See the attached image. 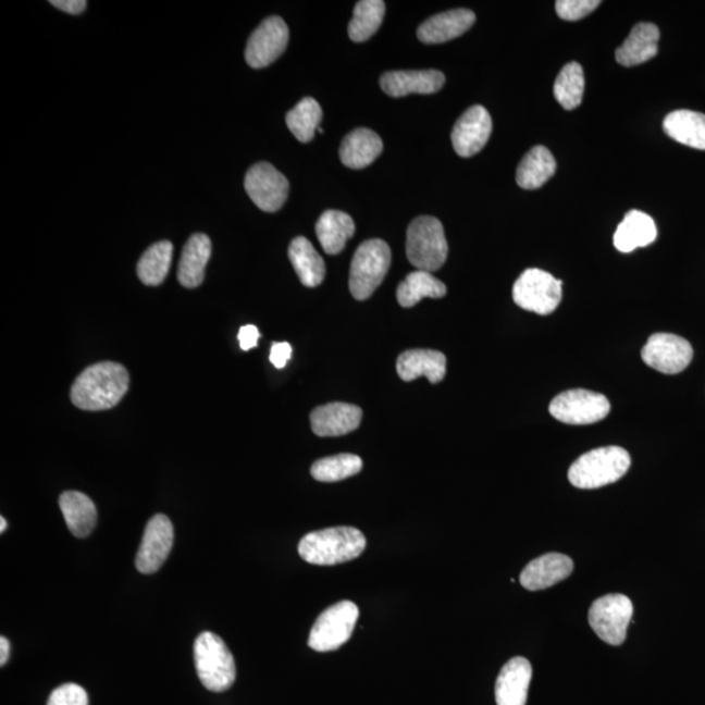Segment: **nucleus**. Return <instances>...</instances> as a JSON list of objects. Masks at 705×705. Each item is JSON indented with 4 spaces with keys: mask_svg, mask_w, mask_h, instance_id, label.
Masks as SVG:
<instances>
[{
    "mask_svg": "<svg viewBox=\"0 0 705 705\" xmlns=\"http://www.w3.org/2000/svg\"><path fill=\"white\" fill-rule=\"evenodd\" d=\"M129 387V375L121 363L100 362L89 366L71 388V401L89 411L107 410L120 404Z\"/></svg>",
    "mask_w": 705,
    "mask_h": 705,
    "instance_id": "1",
    "label": "nucleus"
},
{
    "mask_svg": "<svg viewBox=\"0 0 705 705\" xmlns=\"http://www.w3.org/2000/svg\"><path fill=\"white\" fill-rule=\"evenodd\" d=\"M364 548L366 537L357 528L335 527L306 534L298 552L307 564L335 566L361 557Z\"/></svg>",
    "mask_w": 705,
    "mask_h": 705,
    "instance_id": "2",
    "label": "nucleus"
},
{
    "mask_svg": "<svg viewBox=\"0 0 705 705\" xmlns=\"http://www.w3.org/2000/svg\"><path fill=\"white\" fill-rule=\"evenodd\" d=\"M630 466L624 448L601 447L580 456L568 470V480L578 488H598L622 479Z\"/></svg>",
    "mask_w": 705,
    "mask_h": 705,
    "instance_id": "3",
    "label": "nucleus"
},
{
    "mask_svg": "<svg viewBox=\"0 0 705 705\" xmlns=\"http://www.w3.org/2000/svg\"><path fill=\"white\" fill-rule=\"evenodd\" d=\"M196 671L200 682L212 692L232 688L237 677L234 657L224 640L212 632H202L194 645Z\"/></svg>",
    "mask_w": 705,
    "mask_h": 705,
    "instance_id": "4",
    "label": "nucleus"
},
{
    "mask_svg": "<svg viewBox=\"0 0 705 705\" xmlns=\"http://www.w3.org/2000/svg\"><path fill=\"white\" fill-rule=\"evenodd\" d=\"M407 257L418 271H440L448 257V244L442 222L421 215L408 227Z\"/></svg>",
    "mask_w": 705,
    "mask_h": 705,
    "instance_id": "5",
    "label": "nucleus"
},
{
    "mask_svg": "<svg viewBox=\"0 0 705 705\" xmlns=\"http://www.w3.org/2000/svg\"><path fill=\"white\" fill-rule=\"evenodd\" d=\"M391 267V248L382 239H369L357 248L350 264L349 289L357 300L372 296Z\"/></svg>",
    "mask_w": 705,
    "mask_h": 705,
    "instance_id": "6",
    "label": "nucleus"
},
{
    "mask_svg": "<svg viewBox=\"0 0 705 705\" xmlns=\"http://www.w3.org/2000/svg\"><path fill=\"white\" fill-rule=\"evenodd\" d=\"M561 283L553 274L531 268L520 274L514 285L515 304L527 311L548 316L557 309L561 300Z\"/></svg>",
    "mask_w": 705,
    "mask_h": 705,
    "instance_id": "7",
    "label": "nucleus"
},
{
    "mask_svg": "<svg viewBox=\"0 0 705 705\" xmlns=\"http://www.w3.org/2000/svg\"><path fill=\"white\" fill-rule=\"evenodd\" d=\"M359 617V610L351 601H342L329 607L317 619L310 632V648L317 652H332L349 642Z\"/></svg>",
    "mask_w": 705,
    "mask_h": 705,
    "instance_id": "8",
    "label": "nucleus"
},
{
    "mask_svg": "<svg viewBox=\"0 0 705 705\" xmlns=\"http://www.w3.org/2000/svg\"><path fill=\"white\" fill-rule=\"evenodd\" d=\"M633 606L624 594H606L594 601L588 613L592 630L605 643L623 644L631 622Z\"/></svg>",
    "mask_w": 705,
    "mask_h": 705,
    "instance_id": "9",
    "label": "nucleus"
},
{
    "mask_svg": "<svg viewBox=\"0 0 705 705\" xmlns=\"http://www.w3.org/2000/svg\"><path fill=\"white\" fill-rule=\"evenodd\" d=\"M551 415L568 424H591L609 415L610 403L604 395L586 389L561 392L551 404Z\"/></svg>",
    "mask_w": 705,
    "mask_h": 705,
    "instance_id": "10",
    "label": "nucleus"
},
{
    "mask_svg": "<svg viewBox=\"0 0 705 705\" xmlns=\"http://www.w3.org/2000/svg\"><path fill=\"white\" fill-rule=\"evenodd\" d=\"M692 357L694 350L688 339L672 333H655L642 350L645 364L668 375L682 372L691 363Z\"/></svg>",
    "mask_w": 705,
    "mask_h": 705,
    "instance_id": "11",
    "label": "nucleus"
},
{
    "mask_svg": "<svg viewBox=\"0 0 705 705\" xmlns=\"http://www.w3.org/2000/svg\"><path fill=\"white\" fill-rule=\"evenodd\" d=\"M245 188L253 205L264 212H277L289 195V182L268 162H260L248 170Z\"/></svg>",
    "mask_w": 705,
    "mask_h": 705,
    "instance_id": "12",
    "label": "nucleus"
},
{
    "mask_svg": "<svg viewBox=\"0 0 705 705\" xmlns=\"http://www.w3.org/2000/svg\"><path fill=\"white\" fill-rule=\"evenodd\" d=\"M289 42V28L284 20L271 16L253 30L246 46V62L252 69H264L277 61Z\"/></svg>",
    "mask_w": 705,
    "mask_h": 705,
    "instance_id": "13",
    "label": "nucleus"
},
{
    "mask_svg": "<svg viewBox=\"0 0 705 705\" xmlns=\"http://www.w3.org/2000/svg\"><path fill=\"white\" fill-rule=\"evenodd\" d=\"M174 544V528L165 515H156L149 520L136 557V568L141 573L159 571L169 557Z\"/></svg>",
    "mask_w": 705,
    "mask_h": 705,
    "instance_id": "14",
    "label": "nucleus"
},
{
    "mask_svg": "<svg viewBox=\"0 0 705 705\" xmlns=\"http://www.w3.org/2000/svg\"><path fill=\"white\" fill-rule=\"evenodd\" d=\"M493 131V121L488 111L477 104L457 120L453 129V146L460 157H472L486 146Z\"/></svg>",
    "mask_w": 705,
    "mask_h": 705,
    "instance_id": "15",
    "label": "nucleus"
},
{
    "mask_svg": "<svg viewBox=\"0 0 705 705\" xmlns=\"http://www.w3.org/2000/svg\"><path fill=\"white\" fill-rule=\"evenodd\" d=\"M362 409L348 403L325 404L312 410L311 429L320 437L343 436L359 428Z\"/></svg>",
    "mask_w": 705,
    "mask_h": 705,
    "instance_id": "16",
    "label": "nucleus"
},
{
    "mask_svg": "<svg viewBox=\"0 0 705 705\" xmlns=\"http://www.w3.org/2000/svg\"><path fill=\"white\" fill-rule=\"evenodd\" d=\"M446 76L436 70L391 71L381 77V87L385 95L405 97L413 94L433 95L443 88Z\"/></svg>",
    "mask_w": 705,
    "mask_h": 705,
    "instance_id": "17",
    "label": "nucleus"
},
{
    "mask_svg": "<svg viewBox=\"0 0 705 705\" xmlns=\"http://www.w3.org/2000/svg\"><path fill=\"white\" fill-rule=\"evenodd\" d=\"M573 571V560L565 554L548 553L529 561L520 574V583L528 591L546 590L564 581Z\"/></svg>",
    "mask_w": 705,
    "mask_h": 705,
    "instance_id": "18",
    "label": "nucleus"
},
{
    "mask_svg": "<svg viewBox=\"0 0 705 705\" xmlns=\"http://www.w3.org/2000/svg\"><path fill=\"white\" fill-rule=\"evenodd\" d=\"M532 675V665L527 658L509 659L496 679V705H525Z\"/></svg>",
    "mask_w": 705,
    "mask_h": 705,
    "instance_id": "19",
    "label": "nucleus"
},
{
    "mask_svg": "<svg viewBox=\"0 0 705 705\" xmlns=\"http://www.w3.org/2000/svg\"><path fill=\"white\" fill-rule=\"evenodd\" d=\"M396 369L404 382L426 376L431 384H437L446 376L447 358L437 350L411 349L397 358Z\"/></svg>",
    "mask_w": 705,
    "mask_h": 705,
    "instance_id": "20",
    "label": "nucleus"
},
{
    "mask_svg": "<svg viewBox=\"0 0 705 705\" xmlns=\"http://www.w3.org/2000/svg\"><path fill=\"white\" fill-rule=\"evenodd\" d=\"M475 22L473 11L459 9L430 17L417 30L421 42L433 45L448 42L472 28Z\"/></svg>",
    "mask_w": 705,
    "mask_h": 705,
    "instance_id": "21",
    "label": "nucleus"
},
{
    "mask_svg": "<svg viewBox=\"0 0 705 705\" xmlns=\"http://www.w3.org/2000/svg\"><path fill=\"white\" fill-rule=\"evenodd\" d=\"M659 30L655 24L640 23L633 26L629 37L616 51V59L624 67L643 64L658 52Z\"/></svg>",
    "mask_w": 705,
    "mask_h": 705,
    "instance_id": "22",
    "label": "nucleus"
},
{
    "mask_svg": "<svg viewBox=\"0 0 705 705\" xmlns=\"http://www.w3.org/2000/svg\"><path fill=\"white\" fill-rule=\"evenodd\" d=\"M383 152V141L374 131L357 128L345 136L339 147V159L345 166L363 169Z\"/></svg>",
    "mask_w": 705,
    "mask_h": 705,
    "instance_id": "23",
    "label": "nucleus"
},
{
    "mask_svg": "<svg viewBox=\"0 0 705 705\" xmlns=\"http://www.w3.org/2000/svg\"><path fill=\"white\" fill-rule=\"evenodd\" d=\"M212 253L211 239L206 234H194L182 251L178 267V280L187 289L201 285L206 276V267Z\"/></svg>",
    "mask_w": 705,
    "mask_h": 705,
    "instance_id": "24",
    "label": "nucleus"
},
{
    "mask_svg": "<svg viewBox=\"0 0 705 705\" xmlns=\"http://www.w3.org/2000/svg\"><path fill=\"white\" fill-rule=\"evenodd\" d=\"M657 238V226L651 215L630 211L614 234V246L620 252H632L639 247H646Z\"/></svg>",
    "mask_w": 705,
    "mask_h": 705,
    "instance_id": "25",
    "label": "nucleus"
},
{
    "mask_svg": "<svg viewBox=\"0 0 705 705\" xmlns=\"http://www.w3.org/2000/svg\"><path fill=\"white\" fill-rule=\"evenodd\" d=\"M64 516L72 534L77 539H85L94 532L97 524V509L94 500L81 492H65L59 498Z\"/></svg>",
    "mask_w": 705,
    "mask_h": 705,
    "instance_id": "26",
    "label": "nucleus"
},
{
    "mask_svg": "<svg viewBox=\"0 0 705 705\" xmlns=\"http://www.w3.org/2000/svg\"><path fill=\"white\" fill-rule=\"evenodd\" d=\"M666 135L678 143L705 150V115L691 110L672 111L664 121Z\"/></svg>",
    "mask_w": 705,
    "mask_h": 705,
    "instance_id": "27",
    "label": "nucleus"
},
{
    "mask_svg": "<svg viewBox=\"0 0 705 705\" xmlns=\"http://www.w3.org/2000/svg\"><path fill=\"white\" fill-rule=\"evenodd\" d=\"M317 235L325 253L342 252L352 234L356 232L355 221L348 213L326 211L317 222Z\"/></svg>",
    "mask_w": 705,
    "mask_h": 705,
    "instance_id": "28",
    "label": "nucleus"
},
{
    "mask_svg": "<svg viewBox=\"0 0 705 705\" xmlns=\"http://www.w3.org/2000/svg\"><path fill=\"white\" fill-rule=\"evenodd\" d=\"M557 170V162L546 147L537 146L529 150L521 160L516 173V182L521 188L535 189L545 185Z\"/></svg>",
    "mask_w": 705,
    "mask_h": 705,
    "instance_id": "29",
    "label": "nucleus"
},
{
    "mask_svg": "<svg viewBox=\"0 0 705 705\" xmlns=\"http://www.w3.org/2000/svg\"><path fill=\"white\" fill-rule=\"evenodd\" d=\"M289 259L300 283L305 286L317 287L323 283L325 276L324 260L309 239L305 237L294 238L289 246Z\"/></svg>",
    "mask_w": 705,
    "mask_h": 705,
    "instance_id": "30",
    "label": "nucleus"
},
{
    "mask_svg": "<svg viewBox=\"0 0 705 705\" xmlns=\"http://www.w3.org/2000/svg\"><path fill=\"white\" fill-rule=\"evenodd\" d=\"M447 286L426 271H415L408 274L397 287V300L405 309L416 306L423 298H443Z\"/></svg>",
    "mask_w": 705,
    "mask_h": 705,
    "instance_id": "31",
    "label": "nucleus"
},
{
    "mask_svg": "<svg viewBox=\"0 0 705 705\" xmlns=\"http://www.w3.org/2000/svg\"><path fill=\"white\" fill-rule=\"evenodd\" d=\"M172 259L173 245L169 240L159 242L144 252L137 264V276L148 286L160 285L168 276Z\"/></svg>",
    "mask_w": 705,
    "mask_h": 705,
    "instance_id": "32",
    "label": "nucleus"
},
{
    "mask_svg": "<svg viewBox=\"0 0 705 705\" xmlns=\"http://www.w3.org/2000/svg\"><path fill=\"white\" fill-rule=\"evenodd\" d=\"M385 3L382 0H362L358 2L349 24L351 41L364 42L375 35L383 23Z\"/></svg>",
    "mask_w": 705,
    "mask_h": 705,
    "instance_id": "33",
    "label": "nucleus"
},
{
    "mask_svg": "<svg viewBox=\"0 0 705 705\" xmlns=\"http://www.w3.org/2000/svg\"><path fill=\"white\" fill-rule=\"evenodd\" d=\"M322 118L320 104L313 98L306 97L286 114V124L300 143H309L316 136Z\"/></svg>",
    "mask_w": 705,
    "mask_h": 705,
    "instance_id": "34",
    "label": "nucleus"
},
{
    "mask_svg": "<svg viewBox=\"0 0 705 705\" xmlns=\"http://www.w3.org/2000/svg\"><path fill=\"white\" fill-rule=\"evenodd\" d=\"M585 78L583 69L577 62L568 63L559 72L554 84V96L566 110L580 107L583 101Z\"/></svg>",
    "mask_w": 705,
    "mask_h": 705,
    "instance_id": "35",
    "label": "nucleus"
},
{
    "mask_svg": "<svg viewBox=\"0 0 705 705\" xmlns=\"http://www.w3.org/2000/svg\"><path fill=\"white\" fill-rule=\"evenodd\" d=\"M363 461L352 454L324 457L312 463L311 475L319 482H338L361 472Z\"/></svg>",
    "mask_w": 705,
    "mask_h": 705,
    "instance_id": "36",
    "label": "nucleus"
},
{
    "mask_svg": "<svg viewBox=\"0 0 705 705\" xmlns=\"http://www.w3.org/2000/svg\"><path fill=\"white\" fill-rule=\"evenodd\" d=\"M599 4V0H558L555 2V11L566 22H578V20L591 15Z\"/></svg>",
    "mask_w": 705,
    "mask_h": 705,
    "instance_id": "37",
    "label": "nucleus"
},
{
    "mask_svg": "<svg viewBox=\"0 0 705 705\" xmlns=\"http://www.w3.org/2000/svg\"><path fill=\"white\" fill-rule=\"evenodd\" d=\"M48 705H89V698L82 685L67 683L51 692Z\"/></svg>",
    "mask_w": 705,
    "mask_h": 705,
    "instance_id": "38",
    "label": "nucleus"
},
{
    "mask_svg": "<svg viewBox=\"0 0 705 705\" xmlns=\"http://www.w3.org/2000/svg\"><path fill=\"white\" fill-rule=\"evenodd\" d=\"M292 357V346L289 343H274L272 345L270 361L277 369H284Z\"/></svg>",
    "mask_w": 705,
    "mask_h": 705,
    "instance_id": "39",
    "label": "nucleus"
},
{
    "mask_svg": "<svg viewBox=\"0 0 705 705\" xmlns=\"http://www.w3.org/2000/svg\"><path fill=\"white\" fill-rule=\"evenodd\" d=\"M260 332L255 325L242 326L238 333V339L242 350H250L258 345Z\"/></svg>",
    "mask_w": 705,
    "mask_h": 705,
    "instance_id": "40",
    "label": "nucleus"
},
{
    "mask_svg": "<svg viewBox=\"0 0 705 705\" xmlns=\"http://www.w3.org/2000/svg\"><path fill=\"white\" fill-rule=\"evenodd\" d=\"M50 4L57 7L58 10L71 13V15H78L87 9L85 0H51Z\"/></svg>",
    "mask_w": 705,
    "mask_h": 705,
    "instance_id": "41",
    "label": "nucleus"
},
{
    "mask_svg": "<svg viewBox=\"0 0 705 705\" xmlns=\"http://www.w3.org/2000/svg\"><path fill=\"white\" fill-rule=\"evenodd\" d=\"M10 657V642L4 636L0 638V665L4 666Z\"/></svg>",
    "mask_w": 705,
    "mask_h": 705,
    "instance_id": "42",
    "label": "nucleus"
},
{
    "mask_svg": "<svg viewBox=\"0 0 705 705\" xmlns=\"http://www.w3.org/2000/svg\"><path fill=\"white\" fill-rule=\"evenodd\" d=\"M7 529V521L4 518H0V533H4Z\"/></svg>",
    "mask_w": 705,
    "mask_h": 705,
    "instance_id": "43",
    "label": "nucleus"
}]
</instances>
